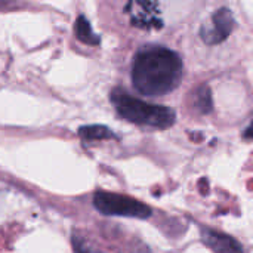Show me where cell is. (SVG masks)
Masks as SVG:
<instances>
[{"mask_svg":"<svg viewBox=\"0 0 253 253\" xmlns=\"http://www.w3.org/2000/svg\"><path fill=\"white\" fill-rule=\"evenodd\" d=\"M122 253H150V252H148V248L141 246V248H127L125 252H122Z\"/></svg>","mask_w":253,"mask_h":253,"instance_id":"8fae6325","label":"cell"},{"mask_svg":"<svg viewBox=\"0 0 253 253\" xmlns=\"http://www.w3.org/2000/svg\"><path fill=\"white\" fill-rule=\"evenodd\" d=\"M74 31H76V36L77 39L84 43V44H89V46H98L101 43V39L99 36L92 30V25L90 22L87 21L86 16L80 15L77 19H76V25H74Z\"/></svg>","mask_w":253,"mask_h":253,"instance_id":"ba28073f","label":"cell"},{"mask_svg":"<svg viewBox=\"0 0 253 253\" xmlns=\"http://www.w3.org/2000/svg\"><path fill=\"white\" fill-rule=\"evenodd\" d=\"M193 107L196 111H199L200 114H209L213 110V98H212V90L211 86L203 83L200 86H197L193 93Z\"/></svg>","mask_w":253,"mask_h":253,"instance_id":"52a82bcc","label":"cell"},{"mask_svg":"<svg viewBox=\"0 0 253 253\" xmlns=\"http://www.w3.org/2000/svg\"><path fill=\"white\" fill-rule=\"evenodd\" d=\"M130 22L139 28H162L163 21L159 18L160 9L154 1H130L126 4Z\"/></svg>","mask_w":253,"mask_h":253,"instance_id":"5b68a950","label":"cell"},{"mask_svg":"<svg viewBox=\"0 0 253 253\" xmlns=\"http://www.w3.org/2000/svg\"><path fill=\"white\" fill-rule=\"evenodd\" d=\"M93 206L98 212L108 216H125V218H138L147 219L151 216V208L145 203L114 193L98 191L93 196Z\"/></svg>","mask_w":253,"mask_h":253,"instance_id":"3957f363","label":"cell"},{"mask_svg":"<svg viewBox=\"0 0 253 253\" xmlns=\"http://www.w3.org/2000/svg\"><path fill=\"white\" fill-rule=\"evenodd\" d=\"M236 27V19L228 7H219L213 12L209 22H205L200 28V37L206 44H219L227 40Z\"/></svg>","mask_w":253,"mask_h":253,"instance_id":"277c9868","label":"cell"},{"mask_svg":"<svg viewBox=\"0 0 253 253\" xmlns=\"http://www.w3.org/2000/svg\"><path fill=\"white\" fill-rule=\"evenodd\" d=\"M71 245H73L74 253H98V251L95 249V246L87 239H84L83 236H80L77 233L73 234Z\"/></svg>","mask_w":253,"mask_h":253,"instance_id":"30bf717a","label":"cell"},{"mask_svg":"<svg viewBox=\"0 0 253 253\" xmlns=\"http://www.w3.org/2000/svg\"><path fill=\"white\" fill-rule=\"evenodd\" d=\"M202 242L213 253H245L234 237L211 228H202Z\"/></svg>","mask_w":253,"mask_h":253,"instance_id":"8992f818","label":"cell"},{"mask_svg":"<svg viewBox=\"0 0 253 253\" xmlns=\"http://www.w3.org/2000/svg\"><path fill=\"white\" fill-rule=\"evenodd\" d=\"M79 136L84 141H102V139H111L116 138L113 130L102 125H89L82 126L79 129Z\"/></svg>","mask_w":253,"mask_h":253,"instance_id":"9c48e42d","label":"cell"},{"mask_svg":"<svg viewBox=\"0 0 253 253\" xmlns=\"http://www.w3.org/2000/svg\"><path fill=\"white\" fill-rule=\"evenodd\" d=\"M245 138H249V139H253V119L252 122H251V125L246 127V130H245Z\"/></svg>","mask_w":253,"mask_h":253,"instance_id":"7c38bea8","label":"cell"},{"mask_svg":"<svg viewBox=\"0 0 253 253\" xmlns=\"http://www.w3.org/2000/svg\"><path fill=\"white\" fill-rule=\"evenodd\" d=\"M110 99L120 117L130 123L151 126L156 129H168L175 123L176 114L165 105L148 104L130 96L126 90L116 87L110 93Z\"/></svg>","mask_w":253,"mask_h":253,"instance_id":"7a4b0ae2","label":"cell"},{"mask_svg":"<svg viewBox=\"0 0 253 253\" xmlns=\"http://www.w3.org/2000/svg\"><path fill=\"white\" fill-rule=\"evenodd\" d=\"M184 76L182 58L165 46H145L133 58V87L147 96H163L172 92Z\"/></svg>","mask_w":253,"mask_h":253,"instance_id":"6da1fadb","label":"cell"}]
</instances>
